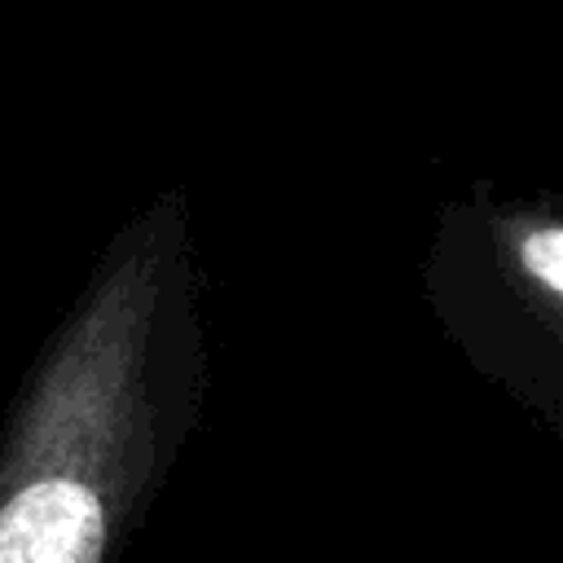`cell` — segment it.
<instances>
[{"label": "cell", "instance_id": "cell-1", "mask_svg": "<svg viewBox=\"0 0 563 563\" xmlns=\"http://www.w3.org/2000/svg\"><path fill=\"white\" fill-rule=\"evenodd\" d=\"M194 418L141 299L114 286L22 400L0 453V563H110Z\"/></svg>", "mask_w": 563, "mask_h": 563}, {"label": "cell", "instance_id": "cell-2", "mask_svg": "<svg viewBox=\"0 0 563 563\" xmlns=\"http://www.w3.org/2000/svg\"><path fill=\"white\" fill-rule=\"evenodd\" d=\"M523 268L550 290V295H559L563 299V229L559 224H550V229H537V233H528L523 238Z\"/></svg>", "mask_w": 563, "mask_h": 563}]
</instances>
